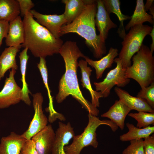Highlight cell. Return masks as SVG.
<instances>
[{
    "label": "cell",
    "mask_w": 154,
    "mask_h": 154,
    "mask_svg": "<svg viewBox=\"0 0 154 154\" xmlns=\"http://www.w3.org/2000/svg\"><path fill=\"white\" fill-rule=\"evenodd\" d=\"M59 53L65 64V71L59 81L58 92L56 99L58 103L62 102L69 95L78 101L89 113L97 116L99 111L91 102L83 96L78 84L77 77L78 59L84 55L78 46L76 42L67 41L61 46Z\"/></svg>",
    "instance_id": "6da1fadb"
},
{
    "label": "cell",
    "mask_w": 154,
    "mask_h": 154,
    "mask_svg": "<svg viewBox=\"0 0 154 154\" xmlns=\"http://www.w3.org/2000/svg\"><path fill=\"white\" fill-rule=\"evenodd\" d=\"M97 11L96 0L86 1L85 7L73 21L63 25L60 31V37L70 33H76L85 39L86 43L92 50L95 58H101L106 54L105 42L96 34L95 18Z\"/></svg>",
    "instance_id": "7a4b0ae2"
},
{
    "label": "cell",
    "mask_w": 154,
    "mask_h": 154,
    "mask_svg": "<svg viewBox=\"0 0 154 154\" xmlns=\"http://www.w3.org/2000/svg\"><path fill=\"white\" fill-rule=\"evenodd\" d=\"M23 21L25 35L22 47H27L36 57L45 58L59 53L63 44V40L55 38L34 19L30 12L27 13Z\"/></svg>",
    "instance_id": "3957f363"
},
{
    "label": "cell",
    "mask_w": 154,
    "mask_h": 154,
    "mask_svg": "<svg viewBox=\"0 0 154 154\" xmlns=\"http://www.w3.org/2000/svg\"><path fill=\"white\" fill-rule=\"evenodd\" d=\"M132 58L133 64L126 69V77L135 80L141 89L154 82V58L149 48L142 44Z\"/></svg>",
    "instance_id": "277c9868"
},
{
    "label": "cell",
    "mask_w": 154,
    "mask_h": 154,
    "mask_svg": "<svg viewBox=\"0 0 154 154\" xmlns=\"http://www.w3.org/2000/svg\"><path fill=\"white\" fill-rule=\"evenodd\" d=\"M88 122L87 126L81 134L75 135L72 143L66 145L64 148L65 154H80L84 147L89 146L96 148L98 145L96 131L98 127L102 125L109 126L113 132L116 131L118 127L110 120H100L96 116L89 113Z\"/></svg>",
    "instance_id": "5b68a950"
},
{
    "label": "cell",
    "mask_w": 154,
    "mask_h": 154,
    "mask_svg": "<svg viewBox=\"0 0 154 154\" xmlns=\"http://www.w3.org/2000/svg\"><path fill=\"white\" fill-rule=\"evenodd\" d=\"M153 28L147 25H135L125 35L121 42L122 47L118 54L123 68L126 69L131 65L132 57L139 50L144 38L149 35Z\"/></svg>",
    "instance_id": "8992f818"
},
{
    "label": "cell",
    "mask_w": 154,
    "mask_h": 154,
    "mask_svg": "<svg viewBox=\"0 0 154 154\" xmlns=\"http://www.w3.org/2000/svg\"><path fill=\"white\" fill-rule=\"evenodd\" d=\"M114 62L116 64V67L111 70L106 78L101 82H94L96 91L100 92L103 98H107L110 95L111 89L115 86L123 87L130 82V79L125 75L126 69L123 68L121 62L119 58H115Z\"/></svg>",
    "instance_id": "52a82bcc"
},
{
    "label": "cell",
    "mask_w": 154,
    "mask_h": 154,
    "mask_svg": "<svg viewBox=\"0 0 154 154\" xmlns=\"http://www.w3.org/2000/svg\"><path fill=\"white\" fill-rule=\"evenodd\" d=\"M33 104L34 110L33 118L27 129L21 135L27 140H30L44 128L48 124V119L42 110L43 98L40 92L32 94Z\"/></svg>",
    "instance_id": "ba28073f"
},
{
    "label": "cell",
    "mask_w": 154,
    "mask_h": 154,
    "mask_svg": "<svg viewBox=\"0 0 154 154\" xmlns=\"http://www.w3.org/2000/svg\"><path fill=\"white\" fill-rule=\"evenodd\" d=\"M16 70L12 68L9 70L8 77H6L4 86L0 92V109L15 105L21 100L22 88L16 83L14 75Z\"/></svg>",
    "instance_id": "9c48e42d"
},
{
    "label": "cell",
    "mask_w": 154,
    "mask_h": 154,
    "mask_svg": "<svg viewBox=\"0 0 154 154\" xmlns=\"http://www.w3.org/2000/svg\"><path fill=\"white\" fill-rule=\"evenodd\" d=\"M30 12L38 23L47 29L55 38H60V29L67 23L63 14L58 15L43 14L34 9L31 10Z\"/></svg>",
    "instance_id": "30bf717a"
},
{
    "label": "cell",
    "mask_w": 154,
    "mask_h": 154,
    "mask_svg": "<svg viewBox=\"0 0 154 154\" xmlns=\"http://www.w3.org/2000/svg\"><path fill=\"white\" fill-rule=\"evenodd\" d=\"M55 136L52 125L48 124L31 138L38 154H50Z\"/></svg>",
    "instance_id": "8fae6325"
},
{
    "label": "cell",
    "mask_w": 154,
    "mask_h": 154,
    "mask_svg": "<svg viewBox=\"0 0 154 154\" xmlns=\"http://www.w3.org/2000/svg\"><path fill=\"white\" fill-rule=\"evenodd\" d=\"M55 133V140L50 154H65L64 147L75 136L73 128L70 122L65 124L59 122Z\"/></svg>",
    "instance_id": "7c38bea8"
},
{
    "label": "cell",
    "mask_w": 154,
    "mask_h": 154,
    "mask_svg": "<svg viewBox=\"0 0 154 154\" xmlns=\"http://www.w3.org/2000/svg\"><path fill=\"white\" fill-rule=\"evenodd\" d=\"M97 11L95 24L99 32V35L104 42L107 38L109 31L112 28H116L117 25L111 20L110 14L106 10L102 0H96Z\"/></svg>",
    "instance_id": "4fadbf2b"
},
{
    "label": "cell",
    "mask_w": 154,
    "mask_h": 154,
    "mask_svg": "<svg viewBox=\"0 0 154 154\" xmlns=\"http://www.w3.org/2000/svg\"><path fill=\"white\" fill-rule=\"evenodd\" d=\"M114 91L119 98L131 110L154 113L153 109L144 99L132 96L127 91L116 86Z\"/></svg>",
    "instance_id": "5bb4252c"
},
{
    "label": "cell",
    "mask_w": 154,
    "mask_h": 154,
    "mask_svg": "<svg viewBox=\"0 0 154 154\" xmlns=\"http://www.w3.org/2000/svg\"><path fill=\"white\" fill-rule=\"evenodd\" d=\"M25 29L23 20L20 16L9 22V31L5 42L9 46H18L24 40Z\"/></svg>",
    "instance_id": "9a60e30c"
},
{
    "label": "cell",
    "mask_w": 154,
    "mask_h": 154,
    "mask_svg": "<svg viewBox=\"0 0 154 154\" xmlns=\"http://www.w3.org/2000/svg\"><path fill=\"white\" fill-rule=\"evenodd\" d=\"M27 140L14 132L2 137L0 143V154H20L22 148Z\"/></svg>",
    "instance_id": "2e32d148"
},
{
    "label": "cell",
    "mask_w": 154,
    "mask_h": 154,
    "mask_svg": "<svg viewBox=\"0 0 154 154\" xmlns=\"http://www.w3.org/2000/svg\"><path fill=\"white\" fill-rule=\"evenodd\" d=\"M131 110L121 100L115 101L109 110L101 115L102 117L109 118L121 130L124 129L125 121Z\"/></svg>",
    "instance_id": "e0dca14e"
},
{
    "label": "cell",
    "mask_w": 154,
    "mask_h": 154,
    "mask_svg": "<svg viewBox=\"0 0 154 154\" xmlns=\"http://www.w3.org/2000/svg\"><path fill=\"white\" fill-rule=\"evenodd\" d=\"M118 55L117 48L111 47L108 54L100 60H94L84 55V57L90 65L95 68L97 79L102 77L105 70L112 66L115 58Z\"/></svg>",
    "instance_id": "ac0fdd59"
},
{
    "label": "cell",
    "mask_w": 154,
    "mask_h": 154,
    "mask_svg": "<svg viewBox=\"0 0 154 154\" xmlns=\"http://www.w3.org/2000/svg\"><path fill=\"white\" fill-rule=\"evenodd\" d=\"M87 62L83 59L80 60L78 62V66L81 69L82 76L80 82L82 87L87 89L90 92L92 98V104L97 108L100 106L99 99L103 97L100 92H97L92 89L90 78L92 70L87 66Z\"/></svg>",
    "instance_id": "d6986e66"
},
{
    "label": "cell",
    "mask_w": 154,
    "mask_h": 154,
    "mask_svg": "<svg viewBox=\"0 0 154 154\" xmlns=\"http://www.w3.org/2000/svg\"><path fill=\"white\" fill-rule=\"evenodd\" d=\"M21 44L9 46L5 48L0 56V80L4 77L6 72L10 68L18 69L16 57L21 48Z\"/></svg>",
    "instance_id": "ffe728a7"
},
{
    "label": "cell",
    "mask_w": 154,
    "mask_h": 154,
    "mask_svg": "<svg viewBox=\"0 0 154 154\" xmlns=\"http://www.w3.org/2000/svg\"><path fill=\"white\" fill-rule=\"evenodd\" d=\"M143 0H137L135 10L131 19L126 25L125 29L126 30L135 25H143V23L147 22L151 24H154V18L147 13L144 9Z\"/></svg>",
    "instance_id": "44dd1931"
},
{
    "label": "cell",
    "mask_w": 154,
    "mask_h": 154,
    "mask_svg": "<svg viewBox=\"0 0 154 154\" xmlns=\"http://www.w3.org/2000/svg\"><path fill=\"white\" fill-rule=\"evenodd\" d=\"M20 14L19 6L17 0H0V21L9 22Z\"/></svg>",
    "instance_id": "7402d4cb"
},
{
    "label": "cell",
    "mask_w": 154,
    "mask_h": 154,
    "mask_svg": "<svg viewBox=\"0 0 154 154\" xmlns=\"http://www.w3.org/2000/svg\"><path fill=\"white\" fill-rule=\"evenodd\" d=\"M86 1L82 0H62L65 5V9L63 14L66 21V25L68 24L76 19L84 9Z\"/></svg>",
    "instance_id": "603a6c76"
},
{
    "label": "cell",
    "mask_w": 154,
    "mask_h": 154,
    "mask_svg": "<svg viewBox=\"0 0 154 154\" xmlns=\"http://www.w3.org/2000/svg\"><path fill=\"white\" fill-rule=\"evenodd\" d=\"M126 125L129 131L127 133L120 136V140L122 141L144 139L150 136L154 132V126H149L145 128H139L129 122L126 123Z\"/></svg>",
    "instance_id": "cb8c5ba5"
},
{
    "label": "cell",
    "mask_w": 154,
    "mask_h": 154,
    "mask_svg": "<svg viewBox=\"0 0 154 154\" xmlns=\"http://www.w3.org/2000/svg\"><path fill=\"white\" fill-rule=\"evenodd\" d=\"M28 49L27 47L24 48L19 53V57L20 59V70L22 76L21 79L22 83V96L21 100L27 105L30 106L31 102L29 98V94H31L28 88V85L25 80L27 64L29 58V56L27 54Z\"/></svg>",
    "instance_id": "d4e9b609"
},
{
    "label": "cell",
    "mask_w": 154,
    "mask_h": 154,
    "mask_svg": "<svg viewBox=\"0 0 154 154\" xmlns=\"http://www.w3.org/2000/svg\"><path fill=\"white\" fill-rule=\"evenodd\" d=\"M40 61L37 63V66L38 68L44 84L45 87L46 89L48 97L49 100V107L46 108V110L50 113L55 112L53 106L52 97L51 95V91L49 88L48 83V72L46 66L45 58L40 57Z\"/></svg>",
    "instance_id": "484cf974"
},
{
    "label": "cell",
    "mask_w": 154,
    "mask_h": 154,
    "mask_svg": "<svg viewBox=\"0 0 154 154\" xmlns=\"http://www.w3.org/2000/svg\"><path fill=\"white\" fill-rule=\"evenodd\" d=\"M128 115L137 121L136 127L138 128H145L151 124L154 125V113L139 111L138 113H129Z\"/></svg>",
    "instance_id": "4316f807"
},
{
    "label": "cell",
    "mask_w": 154,
    "mask_h": 154,
    "mask_svg": "<svg viewBox=\"0 0 154 154\" xmlns=\"http://www.w3.org/2000/svg\"><path fill=\"white\" fill-rule=\"evenodd\" d=\"M105 8L110 14L113 13L117 16L119 20L123 26V21L131 19V17L122 13L120 9V1L119 0H103Z\"/></svg>",
    "instance_id": "83f0119b"
},
{
    "label": "cell",
    "mask_w": 154,
    "mask_h": 154,
    "mask_svg": "<svg viewBox=\"0 0 154 154\" xmlns=\"http://www.w3.org/2000/svg\"><path fill=\"white\" fill-rule=\"evenodd\" d=\"M136 97L144 99L149 106L154 110V82L149 86L141 89Z\"/></svg>",
    "instance_id": "f1b7e54d"
},
{
    "label": "cell",
    "mask_w": 154,
    "mask_h": 154,
    "mask_svg": "<svg viewBox=\"0 0 154 154\" xmlns=\"http://www.w3.org/2000/svg\"><path fill=\"white\" fill-rule=\"evenodd\" d=\"M130 144L122 152V154H144L143 139L130 141Z\"/></svg>",
    "instance_id": "f546056e"
},
{
    "label": "cell",
    "mask_w": 154,
    "mask_h": 154,
    "mask_svg": "<svg viewBox=\"0 0 154 154\" xmlns=\"http://www.w3.org/2000/svg\"><path fill=\"white\" fill-rule=\"evenodd\" d=\"M18 2L21 16L24 17L27 13L30 12L34 4L31 0H17Z\"/></svg>",
    "instance_id": "4dcf8cb0"
},
{
    "label": "cell",
    "mask_w": 154,
    "mask_h": 154,
    "mask_svg": "<svg viewBox=\"0 0 154 154\" xmlns=\"http://www.w3.org/2000/svg\"><path fill=\"white\" fill-rule=\"evenodd\" d=\"M143 148L144 154H154V135L144 139Z\"/></svg>",
    "instance_id": "1f68e13d"
},
{
    "label": "cell",
    "mask_w": 154,
    "mask_h": 154,
    "mask_svg": "<svg viewBox=\"0 0 154 154\" xmlns=\"http://www.w3.org/2000/svg\"><path fill=\"white\" fill-rule=\"evenodd\" d=\"M20 154H38L34 142L31 139L27 140L22 148Z\"/></svg>",
    "instance_id": "d6a6232c"
},
{
    "label": "cell",
    "mask_w": 154,
    "mask_h": 154,
    "mask_svg": "<svg viewBox=\"0 0 154 154\" xmlns=\"http://www.w3.org/2000/svg\"><path fill=\"white\" fill-rule=\"evenodd\" d=\"M9 22L0 21V47L2 43L3 39L7 36L9 29Z\"/></svg>",
    "instance_id": "836d02e7"
},
{
    "label": "cell",
    "mask_w": 154,
    "mask_h": 154,
    "mask_svg": "<svg viewBox=\"0 0 154 154\" xmlns=\"http://www.w3.org/2000/svg\"><path fill=\"white\" fill-rule=\"evenodd\" d=\"M151 37L152 42L150 45V50L151 52L153 53L154 50V24L153 25V29L149 35Z\"/></svg>",
    "instance_id": "e575fe53"
},
{
    "label": "cell",
    "mask_w": 154,
    "mask_h": 154,
    "mask_svg": "<svg viewBox=\"0 0 154 154\" xmlns=\"http://www.w3.org/2000/svg\"><path fill=\"white\" fill-rule=\"evenodd\" d=\"M154 0H147L146 4L144 6V9L146 11L149 10L153 4Z\"/></svg>",
    "instance_id": "d590c367"
},
{
    "label": "cell",
    "mask_w": 154,
    "mask_h": 154,
    "mask_svg": "<svg viewBox=\"0 0 154 154\" xmlns=\"http://www.w3.org/2000/svg\"><path fill=\"white\" fill-rule=\"evenodd\" d=\"M149 10L150 13L154 18V6L153 4L152 5Z\"/></svg>",
    "instance_id": "8d00e7d4"
}]
</instances>
